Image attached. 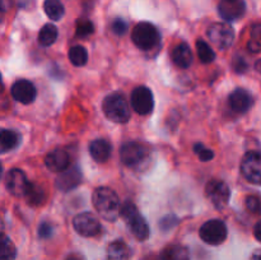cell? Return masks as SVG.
Returning <instances> with one entry per match:
<instances>
[{"label": "cell", "mask_w": 261, "mask_h": 260, "mask_svg": "<svg viewBox=\"0 0 261 260\" xmlns=\"http://www.w3.org/2000/svg\"><path fill=\"white\" fill-rule=\"evenodd\" d=\"M92 200H93L96 211L106 221L114 222L120 216L121 204H120L119 196L112 189L106 188V186L96 189L93 196H92Z\"/></svg>", "instance_id": "obj_1"}, {"label": "cell", "mask_w": 261, "mask_h": 260, "mask_svg": "<svg viewBox=\"0 0 261 260\" xmlns=\"http://www.w3.org/2000/svg\"><path fill=\"white\" fill-rule=\"evenodd\" d=\"M120 216L126 222L130 232L134 235L135 239L139 240V241H145L149 237V226H148L147 221L140 216L139 211L134 203H132L130 200L125 201L121 205Z\"/></svg>", "instance_id": "obj_2"}, {"label": "cell", "mask_w": 261, "mask_h": 260, "mask_svg": "<svg viewBox=\"0 0 261 260\" xmlns=\"http://www.w3.org/2000/svg\"><path fill=\"white\" fill-rule=\"evenodd\" d=\"M102 110L107 119L115 122H126L130 119V107L126 98L120 92L109 94L102 102Z\"/></svg>", "instance_id": "obj_3"}, {"label": "cell", "mask_w": 261, "mask_h": 260, "mask_svg": "<svg viewBox=\"0 0 261 260\" xmlns=\"http://www.w3.org/2000/svg\"><path fill=\"white\" fill-rule=\"evenodd\" d=\"M120 157L126 167L139 170L149 161V152L140 143L126 142L120 148Z\"/></svg>", "instance_id": "obj_4"}, {"label": "cell", "mask_w": 261, "mask_h": 260, "mask_svg": "<svg viewBox=\"0 0 261 260\" xmlns=\"http://www.w3.org/2000/svg\"><path fill=\"white\" fill-rule=\"evenodd\" d=\"M132 40L140 50H152L160 43L161 35L152 23L140 22L133 30Z\"/></svg>", "instance_id": "obj_5"}, {"label": "cell", "mask_w": 261, "mask_h": 260, "mask_svg": "<svg viewBox=\"0 0 261 260\" xmlns=\"http://www.w3.org/2000/svg\"><path fill=\"white\" fill-rule=\"evenodd\" d=\"M208 38L219 50H227L234 41V31L228 23H213L208 28Z\"/></svg>", "instance_id": "obj_6"}, {"label": "cell", "mask_w": 261, "mask_h": 260, "mask_svg": "<svg viewBox=\"0 0 261 260\" xmlns=\"http://www.w3.org/2000/svg\"><path fill=\"white\" fill-rule=\"evenodd\" d=\"M201 240L209 245H221L227 239V226L221 219H209L199 231Z\"/></svg>", "instance_id": "obj_7"}, {"label": "cell", "mask_w": 261, "mask_h": 260, "mask_svg": "<svg viewBox=\"0 0 261 260\" xmlns=\"http://www.w3.org/2000/svg\"><path fill=\"white\" fill-rule=\"evenodd\" d=\"M241 172L247 181L261 185V152L251 150L244 155L241 162Z\"/></svg>", "instance_id": "obj_8"}, {"label": "cell", "mask_w": 261, "mask_h": 260, "mask_svg": "<svg viewBox=\"0 0 261 260\" xmlns=\"http://www.w3.org/2000/svg\"><path fill=\"white\" fill-rule=\"evenodd\" d=\"M205 194L217 209H223L228 204L231 190L224 181L212 180L206 184Z\"/></svg>", "instance_id": "obj_9"}, {"label": "cell", "mask_w": 261, "mask_h": 260, "mask_svg": "<svg viewBox=\"0 0 261 260\" xmlns=\"http://www.w3.org/2000/svg\"><path fill=\"white\" fill-rule=\"evenodd\" d=\"M74 229L78 232L81 236L84 237H94L98 236L102 231L101 223L98 219L92 213H79L78 216L74 217L73 219Z\"/></svg>", "instance_id": "obj_10"}, {"label": "cell", "mask_w": 261, "mask_h": 260, "mask_svg": "<svg viewBox=\"0 0 261 260\" xmlns=\"http://www.w3.org/2000/svg\"><path fill=\"white\" fill-rule=\"evenodd\" d=\"M132 106L135 112L139 115H148L153 111L154 98L153 93L148 87H137L132 93Z\"/></svg>", "instance_id": "obj_11"}, {"label": "cell", "mask_w": 261, "mask_h": 260, "mask_svg": "<svg viewBox=\"0 0 261 260\" xmlns=\"http://www.w3.org/2000/svg\"><path fill=\"white\" fill-rule=\"evenodd\" d=\"M28 185L30 181L27 180V176L19 168H13L5 176V188L13 195L24 196Z\"/></svg>", "instance_id": "obj_12"}, {"label": "cell", "mask_w": 261, "mask_h": 260, "mask_svg": "<svg viewBox=\"0 0 261 260\" xmlns=\"http://www.w3.org/2000/svg\"><path fill=\"white\" fill-rule=\"evenodd\" d=\"M10 93L15 101L23 105L32 103L37 96V91H36L33 83L27 79H19V81L14 82L10 88Z\"/></svg>", "instance_id": "obj_13"}, {"label": "cell", "mask_w": 261, "mask_h": 260, "mask_svg": "<svg viewBox=\"0 0 261 260\" xmlns=\"http://www.w3.org/2000/svg\"><path fill=\"white\" fill-rule=\"evenodd\" d=\"M219 15L227 22L239 20L246 12L245 0H221L218 5Z\"/></svg>", "instance_id": "obj_14"}, {"label": "cell", "mask_w": 261, "mask_h": 260, "mask_svg": "<svg viewBox=\"0 0 261 260\" xmlns=\"http://www.w3.org/2000/svg\"><path fill=\"white\" fill-rule=\"evenodd\" d=\"M229 107L232 111L239 112V114H244L254 103V98H252L251 93L244 88H237L229 94L228 98Z\"/></svg>", "instance_id": "obj_15"}, {"label": "cell", "mask_w": 261, "mask_h": 260, "mask_svg": "<svg viewBox=\"0 0 261 260\" xmlns=\"http://www.w3.org/2000/svg\"><path fill=\"white\" fill-rule=\"evenodd\" d=\"M82 181V172L76 166L69 167L68 170L60 172L56 178V188L61 191H69L76 188Z\"/></svg>", "instance_id": "obj_16"}, {"label": "cell", "mask_w": 261, "mask_h": 260, "mask_svg": "<svg viewBox=\"0 0 261 260\" xmlns=\"http://www.w3.org/2000/svg\"><path fill=\"white\" fill-rule=\"evenodd\" d=\"M46 167L54 172H63L70 166V157L63 149H55L48 153L45 158Z\"/></svg>", "instance_id": "obj_17"}, {"label": "cell", "mask_w": 261, "mask_h": 260, "mask_svg": "<svg viewBox=\"0 0 261 260\" xmlns=\"http://www.w3.org/2000/svg\"><path fill=\"white\" fill-rule=\"evenodd\" d=\"M172 61L178 68H189L193 64V53H191L190 46L186 42L178 43L172 51Z\"/></svg>", "instance_id": "obj_18"}, {"label": "cell", "mask_w": 261, "mask_h": 260, "mask_svg": "<svg viewBox=\"0 0 261 260\" xmlns=\"http://www.w3.org/2000/svg\"><path fill=\"white\" fill-rule=\"evenodd\" d=\"M111 144L105 139H96L89 144V153L96 162H106L111 155Z\"/></svg>", "instance_id": "obj_19"}, {"label": "cell", "mask_w": 261, "mask_h": 260, "mask_svg": "<svg viewBox=\"0 0 261 260\" xmlns=\"http://www.w3.org/2000/svg\"><path fill=\"white\" fill-rule=\"evenodd\" d=\"M160 260H190V252L182 245H168L161 251Z\"/></svg>", "instance_id": "obj_20"}, {"label": "cell", "mask_w": 261, "mask_h": 260, "mask_svg": "<svg viewBox=\"0 0 261 260\" xmlns=\"http://www.w3.org/2000/svg\"><path fill=\"white\" fill-rule=\"evenodd\" d=\"M107 260H130V249L120 240L111 242L107 247Z\"/></svg>", "instance_id": "obj_21"}, {"label": "cell", "mask_w": 261, "mask_h": 260, "mask_svg": "<svg viewBox=\"0 0 261 260\" xmlns=\"http://www.w3.org/2000/svg\"><path fill=\"white\" fill-rule=\"evenodd\" d=\"M24 198L30 205H40L45 201L46 191L41 185L36 183H30L27 191L24 194Z\"/></svg>", "instance_id": "obj_22"}, {"label": "cell", "mask_w": 261, "mask_h": 260, "mask_svg": "<svg viewBox=\"0 0 261 260\" xmlns=\"http://www.w3.org/2000/svg\"><path fill=\"white\" fill-rule=\"evenodd\" d=\"M20 142V138L18 133L14 130L9 129H3L2 134H0V149L3 153L9 152V150L14 149L18 147Z\"/></svg>", "instance_id": "obj_23"}, {"label": "cell", "mask_w": 261, "mask_h": 260, "mask_svg": "<svg viewBox=\"0 0 261 260\" xmlns=\"http://www.w3.org/2000/svg\"><path fill=\"white\" fill-rule=\"evenodd\" d=\"M43 10L51 20H60L65 13L64 5L60 0H45L43 2Z\"/></svg>", "instance_id": "obj_24"}, {"label": "cell", "mask_w": 261, "mask_h": 260, "mask_svg": "<svg viewBox=\"0 0 261 260\" xmlns=\"http://www.w3.org/2000/svg\"><path fill=\"white\" fill-rule=\"evenodd\" d=\"M56 38H58V28L54 24H51V23L43 25L41 28L40 33H38V42L43 47H48V46L53 45L56 41Z\"/></svg>", "instance_id": "obj_25"}, {"label": "cell", "mask_w": 261, "mask_h": 260, "mask_svg": "<svg viewBox=\"0 0 261 260\" xmlns=\"http://www.w3.org/2000/svg\"><path fill=\"white\" fill-rule=\"evenodd\" d=\"M68 56L74 66H83L88 61V53H87L86 47H83L82 45H75L70 47Z\"/></svg>", "instance_id": "obj_26"}, {"label": "cell", "mask_w": 261, "mask_h": 260, "mask_svg": "<svg viewBox=\"0 0 261 260\" xmlns=\"http://www.w3.org/2000/svg\"><path fill=\"white\" fill-rule=\"evenodd\" d=\"M247 48L252 54L261 53V23H256V24L252 25L250 40L247 42Z\"/></svg>", "instance_id": "obj_27"}, {"label": "cell", "mask_w": 261, "mask_h": 260, "mask_svg": "<svg viewBox=\"0 0 261 260\" xmlns=\"http://www.w3.org/2000/svg\"><path fill=\"white\" fill-rule=\"evenodd\" d=\"M196 51H198V56L200 59L201 63L204 64H211L213 63L214 59H216V54L212 50L211 46L203 40H199L196 42Z\"/></svg>", "instance_id": "obj_28"}, {"label": "cell", "mask_w": 261, "mask_h": 260, "mask_svg": "<svg viewBox=\"0 0 261 260\" xmlns=\"http://www.w3.org/2000/svg\"><path fill=\"white\" fill-rule=\"evenodd\" d=\"M17 256V249L12 240L7 236L2 239V260H15Z\"/></svg>", "instance_id": "obj_29"}, {"label": "cell", "mask_w": 261, "mask_h": 260, "mask_svg": "<svg viewBox=\"0 0 261 260\" xmlns=\"http://www.w3.org/2000/svg\"><path fill=\"white\" fill-rule=\"evenodd\" d=\"M94 31V27H93V23L91 22V20H87V19H83V20H79L78 23H76V36L81 38H84V37H88V36H91L92 33H93Z\"/></svg>", "instance_id": "obj_30"}, {"label": "cell", "mask_w": 261, "mask_h": 260, "mask_svg": "<svg viewBox=\"0 0 261 260\" xmlns=\"http://www.w3.org/2000/svg\"><path fill=\"white\" fill-rule=\"evenodd\" d=\"M194 152L198 154V157L200 158V161H211L212 158L214 157V153L213 150L209 149V148H206L205 145L201 144V143H196V144H194Z\"/></svg>", "instance_id": "obj_31"}, {"label": "cell", "mask_w": 261, "mask_h": 260, "mask_svg": "<svg viewBox=\"0 0 261 260\" xmlns=\"http://www.w3.org/2000/svg\"><path fill=\"white\" fill-rule=\"evenodd\" d=\"M246 208L252 213H261V201L257 196L250 195L246 198Z\"/></svg>", "instance_id": "obj_32"}, {"label": "cell", "mask_w": 261, "mask_h": 260, "mask_svg": "<svg viewBox=\"0 0 261 260\" xmlns=\"http://www.w3.org/2000/svg\"><path fill=\"white\" fill-rule=\"evenodd\" d=\"M111 28H112V32H114L115 35L122 36V35H125V33H126L127 23L125 22L122 18H116V19L112 22Z\"/></svg>", "instance_id": "obj_33"}, {"label": "cell", "mask_w": 261, "mask_h": 260, "mask_svg": "<svg viewBox=\"0 0 261 260\" xmlns=\"http://www.w3.org/2000/svg\"><path fill=\"white\" fill-rule=\"evenodd\" d=\"M176 224H177V218H176L175 216H172V214H170V216H166L161 219L160 228L162 229V231H170V229H172L173 226H176Z\"/></svg>", "instance_id": "obj_34"}, {"label": "cell", "mask_w": 261, "mask_h": 260, "mask_svg": "<svg viewBox=\"0 0 261 260\" xmlns=\"http://www.w3.org/2000/svg\"><path fill=\"white\" fill-rule=\"evenodd\" d=\"M51 235H53V227H51V224L47 223V222L41 223L40 227H38V236L41 239H48V237H51Z\"/></svg>", "instance_id": "obj_35"}, {"label": "cell", "mask_w": 261, "mask_h": 260, "mask_svg": "<svg viewBox=\"0 0 261 260\" xmlns=\"http://www.w3.org/2000/svg\"><path fill=\"white\" fill-rule=\"evenodd\" d=\"M233 68L237 73H244V71H246L247 69L246 60H245L244 58H241V56H237V58H234L233 60Z\"/></svg>", "instance_id": "obj_36"}, {"label": "cell", "mask_w": 261, "mask_h": 260, "mask_svg": "<svg viewBox=\"0 0 261 260\" xmlns=\"http://www.w3.org/2000/svg\"><path fill=\"white\" fill-rule=\"evenodd\" d=\"M254 236L256 237L257 241L261 242V221L257 222L256 226L254 227Z\"/></svg>", "instance_id": "obj_37"}, {"label": "cell", "mask_w": 261, "mask_h": 260, "mask_svg": "<svg viewBox=\"0 0 261 260\" xmlns=\"http://www.w3.org/2000/svg\"><path fill=\"white\" fill-rule=\"evenodd\" d=\"M251 260H261V250H256V251L252 254Z\"/></svg>", "instance_id": "obj_38"}, {"label": "cell", "mask_w": 261, "mask_h": 260, "mask_svg": "<svg viewBox=\"0 0 261 260\" xmlns=\"http://www.w3.org/2000/svg\"><path fill=\"white\" fill-rule=\"evenodd\" d=\"M65 260H82V257L79 256V255H75V254H73V255H69V256L66 257Z\"/></svg>", "instance_id": "obj_39"}, {"label": "cell", "mask_w": 261, "mask_h": 260, "mask_svg": "<svg viewBox=\"0 0 261 260\" xmlns=\"http://www.w3.org/2000/svg\"><path fill=\"white\" fill-rule=\"evenodd\" d=\"M256 70L260 71V73H261V59L256 63Z\"/></svg>", "instance_id": "obj_40"}]
</instances>
